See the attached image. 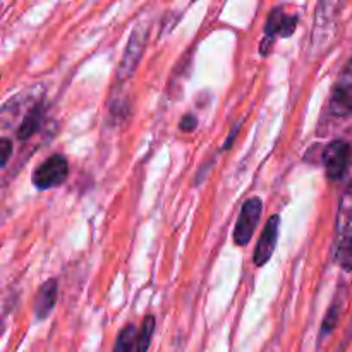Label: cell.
<instances>
[{
	"label": "cell",
	"mask_w": 352,
	"mask_h": 352,
	"mask_svg": "<svg viewBox=\"0 0 352 352\" xmlns=\"http://www.w3.org/2000/svg\"><path fill=\"white\" fill-rule=\"evenodd\" d=\"M148 41V28L143 24H138L131 33L129 40H127L126 48H124V55L120 58V64L117 67V81L126 82L131 79L136 72L138 65H140L141 57L144 54V47Z\"/></svg>",
	"instance_id": "6da1fadb"
},
{
	"label": "cell",
	"mask_w": 352,
	"mask_h": 352,
	"mask_svg": "<svg viewBox=\"0 0 352 352\" xmlns=\"http://www.w3.org/2000/svg\"><path fill=\"white\" fill-rule=\"evenodd\" d=\"M298 26V16L285 14L282 7H275L268 14L267 24H265V36L260 43L261 57H267L272 50L275 38H289L294 34Z\"/></svg>",
	"instance_id": "7a4b0ae2"
},
{
	"label": "cell",
	"mask_w": 352,
	"mask_h": 352,
	"mask_svg": "<svg viewBox=\"0 0 352 352\" xmlns=\"http://www.w3.org/2000/svg\"><path fill=\"white\" fill-rule=\"evenodd\" d=\"M69 175V164L67 158L64 155H52L47 160L41 162L36 168H34L31 181L33 186L40 191H48L52 188L64 184L65 179Z\"/></svg>",
	"instance_id": "3957f363"
},
{
	"label": "cell",
	"mask_w": 352,
	"mask_h": 352,
	"mask_svg": "<svg viewBox=\"0 0 352 352\" xmlns=\"http://www.w3.org/2000/svg\"><path fill=\"white\" fill-rule=\"evenodd\" d=\"M329 112L333 117H347L352 113V57L340 69L329 98Z\"/></svg>",
	"instance_id": "277c9868"
},
{
	"label": "cell",
	"mask_w": 352,
	"mask_h": 352,
	"mask_svg": "<svg viewBox=\"0 0 352 352\" xmlns=\"http://www.w3.org/2000/svg\"><path fill=\"white\" fill-rule=\"evenodd\" d=\"M261 213H263V201L258 196H253V198L246 199L243 203V208H241L239 217H237L232 234L236 246H246L253 239L254 230H256L258 223L261 220Z\"/></svg>",
	"instance_id": "5b68a950"
},
{
	"label": "cell",
	"mask_w": 352,
	"mask_h": 352,
	"mask_svg": "<svg viewBox=\"0 0 352 352\" xmlns=\"http://www.w3.org/2000/svg\"><path fill=\"white\" fill-rule=\"evenodd\" d=\"M339 3H329L320 2L316 7L315 14V26H313L311 33V52L313 54H322L323 48H327L329 41L333 38V31H336V17Z\"/></svg>",
	"instance_id": "8992f818"
},
{
	"label": "cell",
	"mask_w": 352,
	"mask_h": 352,
	"mask_svg": "<svg viewBox=\"0 0 352 352\" xmlns=\"http://www.w3.org/2000/svg\"><path fill=\"white\" fill-rule=\"evenodd\" d=\"M352 158L351 144L344 140H333L325 146L322 153L323 167L330 181H339L346 175Z\"/></svg>",
	"instance_id": "52a82bcc"
},
{
	"label": "cell",
	"mask_w": 352,
	"mask_h": 352,
	"mask_svg": "<svg viewBox=\"0 0 352 352\" xmlns=\"http://www.w3.org/2000/svg\"><path fill=\"white\" fill-rule=\"evenodd\" d=\"M278 230H280V217L272 215L265 223L260 239H258L256 250H254L253 260L256 267H265L274 256L278 243Z\"/></svg>",
	"instance_id": "ba28073f"
},
{
	"label": "cell",
	"mask_w": 352,
	"mask_h": 352,
	"mask_svg": "<svg viewBox=\"0 0 352 352\" xmlns=\"http://www.w3.org/2000/svg\"><path fill=\"white\" fill-rule=\"evenodd\" d=\"M58 298V282L57 278H48L40 285L36 296H34L33 311L38 320H47L48 315L54 311Z\"/></svg>",
	"instance_id": "9c48e42d"
},
{
	"label": "cell",
	"mask_w": 352,
	"mask_h": 352,
	"mask_svg": "<svg viewBox=\"0 0 352 352\" xmlns=\"http://www.w3.org/2000/svg\"><path fill=\"white\" fill-rule=\"evenodd\" d=\"M43 117H45V103H43V100H38L33 107H30V110L26 112V116L23 117V120H21L19 127H17V131H16L17 140H21V141L30 140V138L33 136V134L41 127Z\"/></svg>",
	"instance_id": "30bf717a"
},
{
	"label": "cell",
	"mask_w": 352,
	"mask_h": 352,
	"mask_svg": "<svg viewBox=\"0 0 352 352\" xmlns=\"http://www.w3.org/2000/svg\"><path fill=\"white\" fill-rule=\"evenodd\" d=\"M352 222V181L344 189L339 203V213H337V230L340 234L346 232V229Z\"/></svg>",
	"instance_id": "8fae6325"
},
{
	"label": "cell",
	"mask_w": 352,
	"mask_h": 352,
	"mask_svg": "<svg viewBox=\"0 0 352 352\" xmlns=\"http://www.w3.org/2000/svg\"><path fill=\"white\" fill-rule=\"evenodd\" d=\"M337 261L344 272L352 274V227L340 236L339 246H337Z\"/></svg>",
	"instance_id": "7c38bea8"
},
{
	"label": "cell",
	"mask_w": 352,
	"mask_h": 352,
	"mask_svg": "<svg viewBox=\"0 0 352 352\" xmlns=\"http://www.w3.org/2000/svg\"><path fill=\"white\" fill-rule=\"evenodd\" d=\"M155 325H157V320L153 315L144 316L143 323H141V329L138 330V339H136V349L134 352H148L150 351L151 337H153Z\"/></svg>",
	"instance_id": "4fadbf2b"
},
{
	"label": "cell",
	"mask_w": 352,
	"mask_h": 352,
	"mask_svg": "<svg viewBox=\"0 0 352 352\" xmlns=\"http://www.w3.org/2000/svg\"><path fill=\"white\" fill-rule=\"evenodd\" d=\"M136 339H138V330L134 325H126L119 332L113 346V352H134L136 349Z\"/></svg>",
	"instance_id": "5bb4252c"
},
{
	"label": "cell",
	"mask_w": 352,
	"mask_h": 352,
	"mask_svg": "<svg viewBox=\"0 0 352 352\" xmlns=\"http://www.w3.org/2000/svg\"><path fill=\"white\" fill-rule=\"evenodd\" d=\"M340 309H342V301H340V299H336V301H333V305L329 308V311H327L325 320H323L322 333H320V337H322V339L325 336H329V333L333 332V329L337 327V322H339Z\"/></svg>",
	"instance_id": "9a60e30c"
},
{
	"label": "cell",
	"mask_w": 352,
	"mask_h": 352,
	"mask_svg": "<svg viewBox=\"0 0 352 352\" xmlns=\"http://www.w3.org/2000/svg\"><path fill=\"white\" fill-rule=\"evenodd\" d=\"M196 127H198V119H196L195 113H186L181 119V122H179V129L182 133H192Z\"/></svg>",
	"instance_id": "2e32d148"
},
{
	"label": "cell",
	"mask_w": 352,
	"mask_h": 352,
	"mask_svg": "<svg viewBox=\"0 0 352 352\" xmlns=\"http://www.w3.org/2000/svg\"><path fill=\"white\" fill-rule=\"evenodd\" d=\"M0 151H2V160H0V165L6 167L7 162H9V157L12 155V141L9 138H2L0 140Z\"/></svg>",
	"instance_id": "e0dca14e"
},
{
	"label": "cell",
	"mask_w": 352,
	"mask_h": 352,
	"mask_svg": "<svg viewBox=\"0 0 352 352\" xmlns=\"http://www.w3.org/2000/svg\"><path fill=\"white\" fill-rule=\"evenodd\" d=\"M239 129H241V124H236V126H234L232 129H230L229 136H227V141H226V143H223V146H222L223 151L229 150V148L232 146V143H234V140H236V136H237V133H239Z\"/></svg>",
	"instance_id": "ac0fdd59"
}]
</instances>
